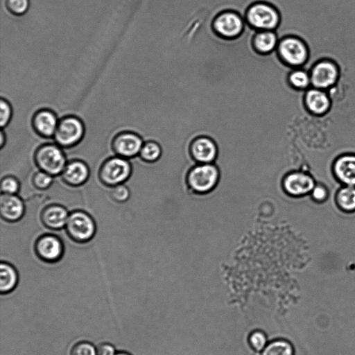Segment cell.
<instances>
[{"instance_id": "obj_1", "label": "cell", "mask_w": 355, "mask_h": 355, "mask_svg": "<svg viewBox=\"0 0 355 355\" xmlns=\"http://www.w3.org/2000/svg\"><path fill=\"white\" fill-rule=\"evenodd\" d=\"M244 19L250 26L257 31H275L280 23V14L272 3L257 1L248 7Z\"/></svg>"}, {"instance_id": "obj_2", "label": "cell", "mask_w": 355, "mask_h": 355, "mask_svg": "<svg viewBox=\"0 0 355 355\" xmlns=\"http://www.w3.org/2000/svg\"><path fill=\"white\" fill-rule=\"evenodd\" d=\"M35 161L40 171L52 176L62 174L67 165L64 152L60 146L53 144L40 146L35 153Z\"/></svg>"}, {"instance_id": "obj_3", "label": "cell", "mask_w": 355, "mask_h": 355, "mask_svg": "<svg viewBox=\"0 0 355 355\" xmlns=\"http://www.w3.org/2000/svg\"><path fill=\"white\" fill-rule=\"evenodd\" d=\"M276 51L285 64L295 68L304 65L309 56L306 44L295 36H287L279 40Z\"/></svg>"}, {"instance_id": "obj_4", "label": "cell", "mask_w": 355, "mask_h": 355, "mask_svg": "<svg viewBox=\"0 0 355 355\" xmlns=\"http://www.w3.org/2000/svg\"><path fill=\"white\" fill-rule=\"evenodd\" d=\"M219 180V171L211 164H200L191 168L187 175L190 188L196 193H206L212 191Z\"/></svg>"}, {"instance_id": "obj_5", "label": "cell", "mask_w": 355, "mask_h": 355, "mask_svg": "<svg viewBox=\"0 0 355 355\" xmlns=\"http://www.w3.org/2000/svg\"><path fill=\"white\" fill-rule=\"evenodd\" d=\"M236 11L226 10L218 13L211 25L216 34L225 39L239 37L244 31L245 21Z\"/></svg>"}, {"instance_id": "obj_6", "label": "cell", "mask_w": 355, "mask_h": 355, "mask_svg": "<svg viewBox=\"0 0 355 355\" xmlns=\"http://www.w3.org/2000/svg\"><path fill=\"white\" fill-rule=\"evenodd\" d=\"M84 134L85 126L81 119L75 116H67L58 121L54 139L60 147L70 148L79 143Z\"/></svg>"}, {"instance_id": "obj_7", "label": "cell", "mask_w": 355, "mask_h": 355, "mask_svg": "<svg viewBox=\"0 0 355 355\" xmlns=\"http://www.w3.org/2000/svg\"><path fill=\"white\" fill-rule=\"evenodd\" d=\"M65 227L68 236L78 243L88 242L96 233L94 220L88 214L83 211H75L71 213Z\"/></svg>"}, {"instance_id": "obj_8", "label": "cell", "mask_w": 355, "mask_h": 355, "mask_svg": "<svg viewBox=\"0 0 355 355\" xmlns=\"http://www.w3.org/2000/svg\"><path fill=\"white\" fill-rule=\"evenodd\" d=\"M132 167L127 159L114 157L107 159L99 171L101 181L108 187H115L125 182L130 176Z\"/></svg>"}, {"instance_id": "obj_9", "label": "cell", "mask_w": 355, "mask_h": 355, "mask_svg": "<svg viewBox=\"0 0 355 355\" xmlns=\"http://www.w3.org/2000/svg\"><path fill=\"white\" fill-rule=\"evenodd\" d=\"M338 75V69L334 62L329 60L320 61L311 71V85L313 87L326 90L336 83Z\"/></svg>"}, {"instance_id": "obj_10", "label": "cell", "mask_w": 355, "mask_h": 355, "mask_svg": "<svg viewBox=\"0 0 355 355\" xmlns=\"http://www.w3.org/2000/svg\"><path fill=\"white\" fill-rule=\"evenodd\" d=\"M144 142L140 136L132 132H121L116 135L112 143L114 153L128 159L139 154Z\"/></svg>"}, {"instance_id": "obj_11", "label": "cell", "mask_w": 355, "mask_h": 355, "mask_svg": "<svg viewBox=\"0 0 355 355\" xmlns=\"http://www.w3.org/2000/svg\"><path fill=\"white\" fill-rule=\"evenodd\" d=\"M35 250L37 256L46 262H55L62 256L64 247L61 240L56 236L46 234L36 241Z\"/></svg>"}, {"instance_id": "obj_12", "label": "cell", "mask_w": 355, "mask_h": 355, "mask_svg": "<svg viewBox=\"0 0 355 355\" xmlns=\"http://www.w3.org/2000/svg\"><path fill=\"white\" fill-rule=\"evenodd\" d=\"M190 151L196 161L200 164H211L216 158L218 148L211 137L199 136L191 142Z\"/></svg>"}, {"instance_id": "obj_13", "label": "cell", "mask_w": 355, "mask_h": 355, "mask_svg": "<svg viewBox=\"0 0 355 355\" xmlns=\"http://www.w3.org/2000/svg\"><path fill=\"white\" fill-rule=\"evenodd\" d=\"M315 187L313 178L302 172H293L287 175L283 181L286 193L293 196H301L311 192Z\"/></svg>"}, {"instance_id": "obj_14", "label": "cell", "mask_w": 355, "mask_h": 355, "mask_svg": "<svg viewBox=\"0 0 355 355\" xmlns=\"http://www.w3.org/2000/svg\"><path fill=\"white\" fill-rule=\"evenodd\" d=\"M58 121L54 112L49 109H41L34 114L32 125L37 135L49 138L54 136Z\"/></svg>"}, {"instance_id": "obj_15", "label": "cell", "mask_w": 355, "mask_h": 355, "mask_svg": "<svg viewBox=\"0 0 355 355\" xmlns=\"http://www.w3.org/2000/svg\"><path fill=\"white\" fill-rule=\"evenodd\" d=\"M23 201L15 194L2 193L0 198V214L1 218L8 222L21 219L24 214Z\"/></svg>"}, {"instance_id": "obj_16", "label": "cell", "mask_w": 355, "mask_h": 355, "mask_svg": "<svg viewBox=\"0 0 355 355\" xmlns=\"http://www.w3.org/2000/svg\"><path fill=\"white\" fill-rule=\"evenodd\" d=\"M304 101L307 109L316 115L325 114L331 106V101L327 92L312 86L306 89Z\"/></svg>"}, {"instance_id": "obj_17", "label": "cell", "mask_w": 355, "mask_h": 355, "mask_svg": "<svg viewBox=\"0 0 355 355\" xmlns=\"http://www.w3.org/2000/svg\"><path fill=\"white\" fill-rule=\"evenodd\" d=\"M334 171L340 182L347 186L355 187V155L340 156L334 162Z\"/></svg>"}, {"instance_id": "obj_18", "label": "cell", "mask_w": 355, "mask_h": 355, "mask_svg": "<svg viewBox=\"0 0 355 355\" xmlns=\"http://www.w3.org/2000/svg\"><path fill=\"white\" fill-rule=\"evenodd\" d=\"M61 175L67 184L78 187L83 184L88 180L89 170L83 162L74 160L67 164Z\"/></svg>"}, {"instance_id": "obj_19", "label": "cell", "mask_w": 355, "mask_h": 355, "mask_svg": "<svg viewBox=\"0 0 355 355\" xmlns=\"http://www.w3.org/2000/svg\"><path fill=\"white\" fill-rule=\"evenodd\" d=\"M279 37L275 31H257L252 42L255 51L261 55H268L275 51L279 43Z\"/></svg>"}, {"instance_id": "obj_20", "label": "cell", "mask_w": 355, "mask_h": 355, "mask_svg": "<svg viewBox=\"0 0 355 355\" xmlns=\"http://www.w3.org/2000/svg\"><path fill=\"white\" fill-rule=\"evenodd\" d=\"M69 213L60 205H53L43 209L41 219L44 225L51 230H60L66 226Z\"/></svg>"}, {"instance_id": "obj_21", "label": "cell", "mask_w": 355, "mask_h": 355, "mask_svg": "<svg viewBox=\"0 0 355 355\" xmlns=\"http://www.w3.org/2000/svg\"><path fill=\"white\" fill-rule=\"evenodd\" d=\"M18 283V274L15 268L8 263L0 265V291L2 294L13 291Z\"/></svg>"}, {"instance_id": "obj_22", "label": "cell", "mask_w": 355, "mask_h": 355, "mask_svg": "<svg viewBox=\"0 0 355 355\" xmlns=\"http://www.w3.org/2000/svg\"><path fill=\"white\" fill-rule=\"evenodd\" d=\"M293 345L286 339L275 340L265 347L262 355H295Z\"/></svg>"}, {"instance_id": "obj_23", "label": "cell", "mask_w": 355, "mask_h": 355, "mask_svg": "<svg viewBox=\"0 0 355 355\" xmlns=\"http://www.w3.org/2000/svg\"><path fill=\"white\" fill-rule=\"evenodd\" d=\"M336 200L340 209L345 211H355V187L341 188L337 193Z\"/></svg>"}, {"instance_id": "obj_24", "label": "cell", "mask_w": 355, "mask_h": 355, "mask_svg": "<svg viewBox=\"0 0 355 355\" xmlns=\"http://www.w3.org/2000/svg\"><path fill=\"white\" fill-rule=\"evenodd\" d=\"M288 80L295 89H307L311 87L310 74L302 68H295L288 75Z\"/></svg>"}, {"instance_id": "obj_25", "label": "cell", "mask_w": 355, "mask_h": 355, "mask_svg": "<svg viewBox=\"0 0 355 355\" xmlns=\"http://www.w3.org/2000/svg\"><path fill=\"white\" fill-rule=\"evenodd\" d=\"M161 155V146L154 141H148L144 143L139 153L140 157L146 162H155L159 159Z\"/></svg>"}, {"instance_id": "obj_26", "label": "cell", "mask_w": 355, "mask_h": 355, "mask_svg": "<svg viewBox=\"0 0 355 355\" xmlns=\"http://www.w3.org/2000/svg\"><path fill=\"white\" fill-rule=\"evenodd\" d=\"M6 6L15 15L25 14L29 8V0H6Z\"/></svg>"}, {"instance_id": "obj_27", "label": "cell", "mask_w": 355, "mask_h": 355, "mask_svg": "<svg viewBox=\"0 0 355 355\" xmlns=\"http://www.w3.org/2000/svg\"><path fill=\"white\" fill-rule=\"evenodd\" d=\"M70 355H97L96 348L87 341H80L73 345Z\"/></svg>"}, {"instance_id": "obj_28", "label": "cell", "mask_w": 355, "mask_h": 355, "mask_svg": "<svg viewBox=\"0 0 355 355\" xmlns=\"http://www.w3.org/2000/svg\"><path fill=\"white\" fill-rule=\"evenodd\" d=\"M12 115V109L10 103L4 98L0 100V125L1 127H6Z\"/></svg>"}, {"instance_id": "obj_29", "label": "cell", "mask_w": 355, "mask_h": 355, "mask_svg": "<svg viewBox=\"0 0 355 355\" xmlns=\"http://www.w3.org/2000/svg\"><path fill=\"white\" fill-rule=\"evenodd\" d=\"M53 177L44 171H38L33 176V184L37 189H46L51 185Z\"/></svg>"}, {"instance_id": "obj_30", "label": "cell", "mask_w": 355, "mask_h": 355, "mask_svg": "<svg viewBox=\"0 0 355 355\" xmlns=\"http://www.w3.org/2000/svg\"><path fill=\"white\" fill-rule=\"evenodd\" d=\"M19 189V183L17 180L11 176L5 177L1 182V191L2 193L15 194Z\"/></svg>"}, {"instance_id": "obj_31", "label": "cell", "mask_w": 355, "mask_h": 355, "mask_svg": "<svg viewBox=\"0 0 355 355\" xmlns=\"http://www.w3.org/2000/svg\"><path fill=\"white\" fill-rule=\"evenodd\" d=\"M249 342L254 349L257 351H261L266 346V336L265 334L261 331H254L250 335Z\"/></svg>"}, {"instance_id": "obj_32", "label": "cell", "mask_w": 355, "mask_h": 355, "mask_svg": "<svg viewBox=\"0 0 355 355\" xmlns=\"http://www.w3.org/2000/svg\"><path fill=\"white\" fill-rule=\"evenodd\" d=\"M111 197L118 202H123L130 197L129 189L122 184L113 187Z\"/></svg>"}, {"instance_id": "obj_33", "label": "cell", "mask_w": 355, "mask_h": 355, "mask_svg": "<svg viewBox=\"0 0 355 355\" xmlns=\"http://www.w3.org/2000/svg\"><path fill=\"white\" fill-rule=\"evenodd\" d=\"M311 194L313 200L315 201L323 202L326 200L328 193L327 189L324 186L318 184L313 189Z\"/></svg>"}, {"instance_id": "obj_34", "label": "cell", "mask_w": 355, "mask_h": 355, "mask_svg": "<svg viewBox=\"0 0 355 355\" xmlns=\"http://www.w3.org/2000/svg\"><path fill=\"white\" fill-rule=\"evenodd\" d=\"M115 349L114 346L107 343H103L96 347L97 355H114Z\"/></svg>"}, {"instance_id": "obj_35", "label": "cell", "mask_w": 355, "mask_h": 355, "mask_svg": "<svg viewBox=\"0 0 355 355\" xmlns=\"http://www.w3.org/2000/svg\"><path fill=\"white\" fill-rule=\"evenodd\" d=\"M0 136H1L0 137H1L0 147H1V148H2L6 143V135L3 130L1 131Z\"/></svg>"}, {"instance_id": "obj_36", "label": "cell", "mask_w": 355, "mask_h": 355, "mask_svg": "<svg viewBox=\"0 0 355 355\" xmlns=\"http://www.w3.org/2000/svg\"><path fill=\"white\" fill-rule=\"evenodd\" d=\"M114 355H130V354L125 352H119L116 353Z\"/></svg>"}]
</instances>
